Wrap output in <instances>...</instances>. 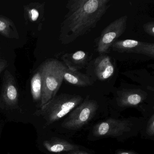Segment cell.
I'll list each match as a JSON object with an SVG mask.
<instances>
[{
	"instance_id": "cell-1",
	"label": "cell",
	"mask_w": 154,
	"mask_h": 154,
	"mask_svg": "<svg viewBox=\"0 0 154 154\" xmlns=\"http://www.w3.org/2000/svg\"><path fill=\"white\" fill-rule=\"evenodd\" d=\"M110 0H69L59 39L68 45L95 28L110 6Z\"/></svg>"
},
{
	"instance_id": "cell-2",
	"label": "cell",
	"mask_w": 154,
	"mask_h": 154,
	"mask_svg": "<svg viewBox=\"0 0 154 154\" xmlns=\"http://www.w3.org/2000/svg\"><path fill=\"white\" fill-rule=\"evenodd\" d=\"M42 74V95L40 107L56 95L63 81L66 66L57 59H48L39 66Z\"/></svg>"
},
{
	"instance_id": "cell-3",
	"label": "cell",
	"mask_w": 154,
	"mask_h": 154,
	"mask_svg": "<svg viewBox=\"0 0 154 154\" xmlns=\"http://www.w3.org/2000/svg\"><path fill=\"white\" fill-rule=\"evenodd\" d=\"M83 101L80 95L61 94L41 106L35 114L41 116L47 125H50L71 112Z\"/></svg>"
},
{
	"instance_id": "cell-4",
	"label": "cell",
	"mask_w": 154,
	"mask_h": 154,
	"mask_svg": "<svg viewBox=\"0 0 154 154\" xmlns=\"http://www.w3.org/2000/svg\"><path fill=\"white\" fill-rule=\"evenodd\" d=\"M98 106L95 100L87 97L70 112L62 123V126L69 130H77L89 122L95 114Z\"/></svg>"
},
{
	"instance_id": "cell-5",
	"label": "cell",
	"mask_w": 154,
	"mask_h": 154,
	"mask_svg": "<svg viewBox=\"0 0 154 154\" xmlns=\"http://www.w3.org/2000/svg\"><path fill=\"white\" fill-rule=\"evenodd\" d=\"M128 19V16H122L112 21L103 30L96 43V50L100 54L109 53L112 45L124 33Z\"/></svg>"
},
{
	"instance_id": "cell-6",
	"label": "cell",
	"mask_w": 154,
	"mask_h": 154,
	"mask_svg": "<svg viewBox=\"0 0 154 154\" xmlns=\"http://www.w3.org/2000/svg\"><path fill=\"white\" fill-rule=\"evenodd\" d=\"M132 123L127 120L109 119L97 124L94 129V134L97 137H116L123 135L132 130Z\"/></svg>"
},
{
	"instance_id": "cell-7",
	"label": "cell",
	"mask_w": 154,
	"mask_h": 154,
	"mask_svg": "<svg viewBox=\"0 0 154 154\" xmlns=\"http://www.w3.org/2000/svg\"><path fill=\"white\" fill-rule=\"evenodd\" d=\"M112 50L120 53H134L154 57V45L134 39L117 40L111 47Z\"/></svg>"
},
{
	"instance_id": "cell-8",
	"label": "cell",
	"mask_w": 154,
	"mask_h": 154,
	"mask_svg": "<svg viewBox=\"0 0 154 154\" xmlns=\"http://www.w3.org/2000/svg\"><path fill=\"white\" fill-rule=\"evenodd\" d=\"M19 91L15 77L8 70L4 72L0 97L2 104L8 108L17 106L18 103Z\"/></svg>"
},
{
	"instance_id": "cell-9",
	"label": "cell",
	"mask_w": 154,
	"mask_h": 154,
	"mask_svg": "<svg viewBox=\"0 0 154 154\" xmlns=\"http://www.w3.org/2000/svg\"><path fill=\"white\" fill-rule=\"evenodd\" d=\"M45 2H31L24 6V18L27 26L39 31L45 21Z\"/></svg>"
},
{
	"instance_id": "cell-10",
	"label": "cell",
	"mask_w": 154,
	"mask_h": 154,
	"mask_svg": "<svg viewBox=\"0 0 154 154\" xmlns=\"http://www.w3.org/2000/svg\"><path fill=\"white\" fill-rule=\"evenodd\" d=\"M63 63L69 70L79 71L87 65L91 57L87 52L79 50L72 53H67L62 55Z\"/></svg>"
},
{
	"instance_id": "cell-11",
	"label": "cell",
	"mask_w": 154,
	"mask_h": 154,
	"mask_svg": "<svg viewBox=\"0 0 154 154\" xmlns=\"http://www.w3.org/2000/svg\"><path fill=\"white\" fill-rule=\"evenodd\" d=\"M146 95L140 89H123L118 92L117 101L122 107H133L143 102Z\"/></svg>"
},
{
	"instance_id": "cell-12",
	"label": "cell",
	"mask_w": 154,
	"mask_h": 154,
	"mask_svg": "<svg viewBox=\"0 0 154 154\" xmlns=\"http://www.w3.org/2000/svg\"><path fill=\"white\" fill-rule=\"evenodd\" d=\"M94 65V74L100 81L110 79L115 72L114 65L109 56L101 55L95 59Z\"/></svg>"
},
{
	"instance_id": "cell-13",
	"label": "cell",
	"mask_w": 154,
	"mask_h": 154,
	"mask_svg": "<svg viewBox=\"0 0 154 154\" xmlns=\"http://www.w3.org/2000/svg\"><path fill=\"white\" fill-rule=\"evenodd\" d=\"M70 84L78 87H87L94 84V81L87 75L79 71L69 70L66 67L64 72L63 80Z\"/></svg>"
},
{
	"instance_id": "cell-14",
	"label": "cell",
	"mask_w": 154,
	"mask_h": 154,
	"mask_svg": "<svg viewBox=\"0 0 154 154\" xmlns=\"http://www.w3.org/2000/svg\"><path fill=\"white\" fill-rule=\"evenodd\" d=\"M44 147L49 152L59 153L65 151H72L78 148L68 141L61 139H51L44 141Z\"/></svg>"
},
{
	"instance_id": "cell-15",
	"label": "cell",
	"mask_w": 154,
	"mask_h": 154,
	"mask_svg": "<svg viewBox=\"0 0 154 154\" xmlns=\"http://www.w3.org/2000/svg\"><path fill=\"white\" fill-rule=\"evenodd\" d=\"M0 35L11 39L19 38L18 31L14 22L2 15H0Z\"/></svg>"
},
{
	"instance_id": "cell-16",
	"label": "cell",
	"mask_w": 154,
	"mask_h": 154,
	"mask_svg": "<svg viewBox=\"0 0 154 154\" xmlns=\"http://www.w3.org/2000/svg\"><path fill=\"white\" fill-rule=\"evenodd\" d=\"M30 86L33 100L35 101L41 100L42 88V74L39 66L31 78Z\"/></svg>"
},
{
	"instance_id": "cell-17",
	"label": "cell",
	"mask_w": 154,
	"mask_h": 154,
	"mask_svg": "<svg viewBox=\"0 0 154 154\" xmlns=\"http://www.w3.org/2000/svg\"><path fill=\"white\" fill-rule=\"evenodd\" d=\"M143 29L146 33L150 36L154 37V23L149 22L144 24Z\"/></svg>"
},
{
	"instance_id": "cell-18",
	"label": "cell",
	"mask_w": 154,
	"mask_h": 154,
	"mask_svg": "<svg viewBox=\"0 0 154 154\" xmlns=\"http://www.w3.org/2000/svg\"><path fill=\"white\" fill-rule=\"evenodd\" d=\"M146 132L148 135L153 136L154 135V115H152L149 121L147 127Z\"/></svg>"
},
{
	"instance_id": "cell-19",
	"label": "cell",
	"mask_w": 154,
	"mask_h": 154,
	"mask_svg": "<svg viewBox=\"0 0 154 154\" xmlns=\"http://www.w3.org/2000/svg\"><path fill=\"white\" fill-rule=\"evenodd\" d=\"M8 66V61L0 56V74L5 70Z\"/></svg>"
},
{
	"instance_id": "cell-20",
	"label": "cell",
	"mask_w": 154,
	"mask_h": 154,
	"mask_svg": "<svg viewBox=\"0 0 154 154\" xmlns=\"http://www.w3.org/2000/svg\"><path fill=\"white\" fill-rule=\"evenodd\" d=\"M118 154H137L134 152H131V151H119Z\"/></svg>"
},
{
	"instance_id": "cell-21",
	"label": "cell",
	"mask_w": 154,
	"mask_h": 154,
	"mask_svg": "<svg viewBox=\"0 0 154 154\" xmlns=\"http://www.w3.org/2000/svg\"><path fill=\"white\" fill-rule=\"evenodd\" d=\"M68 154H89L88 153H85V152H82V151H73V152H70Z\"/></svg>"
},
{
	"instance_id": "cell-22",
	"label": "cell",
	"mask_w": 154,
	"mask_h": 154,
	"mask_svg": "<svg viewBox=\"0 0 154 154\" xmlns=\"http://www.w3.org/2000/svg\"><path fill=\"white\" fill-rule=\"evenodd\" d=\"M1 49V48L0 47V49Z\"/></svg>"
}]
</instances>
